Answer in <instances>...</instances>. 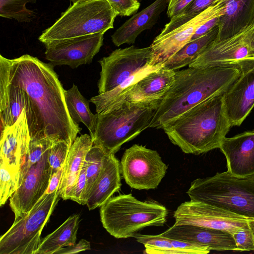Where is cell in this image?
Masks as SVG:
<instances>
[{
  "label": "cell",
  "instance_id": "6da1fadb",
  "mask_svg": "<svg viewBox=\"0 0 254 254\" xmlns=\"http://www.w3.org/2000/svg\"><path fill=\"white\" fill-rule=\"evenodd\" d=\"M0 79L24 102L30 140H64L71 147L81 128L68 113L65 90L52 64L27 54L13 59L0 55Z\"/></svg>",
  "mask_w": 254,
  "mask_h": 254
},
{
  "label": "cell",
  "instance_id": "7a4b0ae2",
  "mask_svg": "<svg viewBox=\"0 0 254 254\" xmlns=\"http://www.w3.org/2000/svg\"><path fill=\"white\" fill-rule=\"evenodd\" d=\"M240 73L238 64L175 71L174 82L161 100L150 127L163 129L191 108L223 94Z\"/></svg>",
  "mask_w": 254,
  "mask_h": 254
},
{
  "label": "cell",
  "instance_id": "3957f363",
  "mask_svg": "<svg viewBox=\"0 0 254 254\" xmlns=\"http://www.w3.org/2000/svg\"><path fill=\"white\" fill-rule=\"evenodd\" d=\"M231 127L222 94L191 108L163 129L183 152L198 155L219 148Z\"/></svg>",
  "mask_w": 254,
  "mask_h": 254
},
{
  "label": "cell",
  "instance_id": "277c9868",
  "mask_svg": "<svg viewBox=\"0 0 254 254\" xmlns=\"http://www.w3.org/2000/svg\"><path fill=\"white\" fill-rule=\"evenodd\" d=\"M162 100V99H161ZM161 100L149 102H123L96 113L93 145L115 154L122 145L150 127Z\"/></svg>",
  "mask_w": 254,
  "mask_h": 254
},
{
  "label": "cell",
  "instance_id": "5b68a950",
  "mask_svg": "<svg viewBox=\"0 0 254 254\" xmlns=\"http://www.w3.org/2000/svg\"><path fill=\"white\" fill-rule=\"evenodd\" d=\"M187 193L205 203L254 219V175L239 177L228 171L193 180Z\"/></svg>",
  "mask_w": 254,
  "mask_h": 254
},
{
  "label": "cell",
  "instance_id": "8992f818",
  "mask_svg": "<svg viewBox=\"0 0 254 254\" xmlns=\"http://www.w3.org/2000/svg\"><path fill=\"white\" fill-rule=\"evenodd\" d=\"M168 213L167 208L158 202L141 201L131 193L112 196L100 210L103 227L118 239L132 237L148 226H163Z\"/></svg>",
  "mask_w": 254,
  "mask_h": 254
},
{
  "label": "cell",
  "instance_id": "52a82bcc",
  "mask_svg": "<svg viewBox=\"0 0 254 254\" xmlns=\"http://www.w3.org/2000/svg\"><path fill=\"white\" fill-rule=\"evenodd\" d=\"M106 0H84L70 6L39 40L44 44L55 40L97 33H105L114 28L118 16Z\"/></svg>",
  "mask_w": 254,
  "mask_h": 254
},
{
  "label": "cell",
  "instance_id": "ba28073f",
  "mask_svg": "<svg viewBox=\"0 0 254 254\" xmlns=\"http://www.w3.org/2000/svg\"><path fill=\"white\" fill-rule=\"evenodd\" d=\"M58 190L45 192L32 209L13 224L0 238V254H35L41 233L60 200Z\"/></svg>",
  "mask_w": 254,
  "mask_h": 254
},
{
  "label": "cell",
  "instance_id": "9c48e42d",
  "mask_svg": "<svg viewBox=\"0 0 254 254\" xmlns=\"http://www.w3.org/2000/svg\"><path fill=\"white\" fill-rule=\"evenodd\" d=\"M174 225H192L215 229L233 235L241 230H254V219L238 215L200 201H185L174 213Z\"/></svg>",
  "mask_w": 254,
  "mask_h": 254
},
{
  "label": "cell",
  "instance_id": "30bf717a",
  "mask_svg": "<svg viewBox=\"0 0 254 254\" xmlns=\"http://www.w3.org/2000/svg\"><path fill=\"white\" fill-rule=\"evenodd\" d=\"M150 46L138 48L133 46L113 51L101 59L99 94L110 91L127 81L132 76L151 66Z\"/></svg>",
  "mask_w": 254,
  "mask_h": 254
},
{
  "label": "cell",
  "instance_id": "8fae6325",
  "mask_svg": "<svg viewBox=\"0 0 254 254\" xmlns=\"http://www.w3.org/2000/svg\"><path fill=\"white\" fill-rule=\"evenodd\" d=\"M120 165L126 183L139 190L156 189L168 168L156 150L138 144L125 150Z\"/></svg>",
  "mask_w": 254,
  "mask_h": 254
},
{
  "label": "cell",
  "instance_id": "7c38bea8",
  "mask_svg": "<svg viewBox=\"0 0 254 254\" xmlns=\"http://www.w3.org/2000/svg\"><path fill=\"white\" fill-rule=\"evenodd\" d=\"M250 60H254V20L229 38L214 40L189 66L237 64Z\"/></svg>",
  "mask_w": 254,
  "mask_h": 254
},
{
  "label": "cell",
  "instance_id": "4fadbf2b",
  "mask_svg": "<svg viewBox=\"0 0 254 254\" xmlns=\"http://www.w3.org/2000/svg\"><path fill=\"white\" fill-rule=\"evenodd\" d=\"M228 0H216L191 19L163 36L158 35L150 46L152 52L151 66L163 65L191 40L196 29L212 18L225 13Z\"/></svg>",
  "mask_w": 254,
  "mask_h": 254
},
{
  "label": "cell",
  "instance_id": "5bb4252c",
  "mask_svg": "<svg viewBox=\"0 0 254 254\" xmlns=\"http://www.w3.org/2000/svg\"><path fill=\"white\" fill-rule=\"evenodd\" d=\"M104 33L52 41L44 44L45 57L53 65L72 68L91 63L103 44Z\"/></svg>",
  "mask_w": 254,
  "mask_h": 254
},
{
  "label": "cell",
  "instance_id": "9a60e30c",
  "mask_svg": "<svg viewBox=\"0 0 254 254\" xmlns=\"http://www.w3.org/2000/svg\"><path fill=\"white\" fill-rule=\"evenodd\" d=\"M51 148L41 159L32 165L21 184L9 198V206L15 215L14 220L25 215L46 192L52 175L48 156Z\"/></svg>",
  "mask_w": 254,
  "mask_h": 254
},
{
  "label": "cell",
  "instance_id": "2e32d148",
  "mask_svg": "<svg viewBox=\"0 0 254 254\" xmlns=\"http://www.w3.org/2000/svg\"><path fill=\"white\" fill-rule=\"evenodd\" d=\"M241 73L223 94L225 111L231 126H240L254 107V60L237 64Z\"/></svg>",
  "mask_w": 254,
  "mask_h": 254
},
{
  "label": "cell",
  "instance_id": "e0dca14e",
  "mask_svg": "<svg viewBox=\"0 0 254 254\" xmlns=\"http://www.w3.org/2000/svg\"><path fill=\"white\" fill-rule=\"evenodd\" d=\"M175 74V70L164 66L149 72L117 97L105 110L125 102H149L162 99L172 86Z\"/></svg>",
  "mask_w": 254,
  "mask_h": 254
},
{
  "label": "cell",
  "instance_id": "ac0fdd59",
  "mask_svg": "<svg viewBox=\"0 0 254 254\" xmlns=\"http://www.w3.org/2000/svg\"><path fill=\"white\" fill-rule=\"evenodd\" d=\"M219 148L226 158L227 171L231 175L239 177L254 175V129L225 137Z\"/></svg>",
  "mask_w": 254,
  "mask_h": 254
},
{
  "label": "cell",
  "instance_id": "d6986e66",
  "mask_svg": "<svg viewBox=\"0 0 254 254\" xmlns=\"http://www.w3.org/2000/svg\"><path fill=\"white\" fill-rule=\"evenodd\" d=\"M162 236L208 247L216 251H237L233 235L224 231L192 225H173Z\"/></svg>",
  "mask_w": 254,
  "mask_h": 254
},
{
  "label": "cell",
  "instance_id": "ffe728a7",
  "mask_svg": "<svg viewBox=\"0 0 254 254\" xmlns=\"http://www.w3.org/2000/svg\"><path fill=\"white\" fill-rule=\"evenodd\" d=\"M25 109L12 126L1 131L0 161L18 171L24 162L30 141Z\"/></svg>",
  "mask_w": 254,
  "mask_h": 254
},
{
  "label": "cell",
  "instance_id": "44dd1931",
  "mask_svg": "<svg viewBox=\"0 0 254 254\" xmlns=\"http://www.w3.org/2000/svg\"><path fill=\"white\" fill-rule=\"evenodd\" d=\"M169 0H155L149 5L134 14L112 34L114 44H134L143 31L150 29L157 22L161 13L167 7Z\"/></svg>",
  "mask_w": 254,
  "mask_h": 254
},
{
  "label": "cell",
  "instance_id": "7402d4cb",
  "mask_svg": "<svg viewBox=\"0 0 254 254\" xmlns=\"http://www.w3.org/2000/svg\"><path fill=\"white\" fill-rule=\"evenodd\" d=\"M121 172L119 160L114 154H110L87 198L86 205L89 210L100 207L120 190Z\"/></svg>",
  "mask_w": 254,
  "mask_h": 254
},
{
  "label": "cell",
  "instance_id": "603a6c76",
  "mask_svg": "<svg viewBox=\"0 0 254 254\" xmlns=\"http://www.w3.org/2000/svg\"><path fill=\"white\" fill-rule=\"evenodd\" d=\"M93 145L91 136L87 134L77 137L71 145L58 189L60 197L63 199H68V194L80 173L86 155Z\"/></svg>",
  "mask_w": 254,
  "mask_h": 254
},
{
  "label": "cell",
  "instance_id": "cb8c5ba5",
  "mask_svg": "<svg viewBox=\"0 0 254 254\" xmlns=\"http://www.w3.org/2000/svg\"><path fill=\"white\" fill-rule=\"evenodd\" d=\"M254 15V0H228L225 14L219 18L215 40L229 38L251 23Z\"/></svg>",
  "mask_w": 254,
  "mask_h": 254
},
{
  "label": "cell",
  "instance_id": "d4e9b609",
  "mask_svg": "<svg viewBox=\"0 0 254 254\" xmlns=\"http://www.w3.org/2000/svg\"><path fill=\"white\" fill-rule=\"evenodd\" d=\"M80 215L69 217L60 227L41 240L35 254H53L76 243Z\"/></svg>",
  "mask_w": 254,
  "mask_h": 254
},
{
  "label": "cell",
  "instance_id": "484cf974",
  "mask_svg": "<svg viewBox=\"0 0 254 254\" xmlns=\"http://www.w3.org/2000/svg\"><path fill=\"white\" fill-rule=\"evenodd\" d=\"M218 33L217 25L202 36L191 40L164 63L163 66L175 70L189 65L216 39Z\"/></svg>",
  "mask_w": 254,
  "mask_h": 254
},
{
  "label": "cell",
  "instance_id": "4316f807",
  "mask_svg": "<svg viewBox=\"0 0 254 254\" xmlns=\"http://www.w3.org/2000/svg\"><path fill=\"white\" fill-rule=\"evenodd\" d=\"M65 100L68 113L76 123H83L88 129L92 139L96 130L97 115L89 109V101L82 95L75 85L65 90Z\"/></svg>",
  "mask_w": 254,
  "mask_h": 254
},
{
  "label": "cell",
  "instance_id": "83f0119b",
  "mask_svg": "<svg viewBox=\"0 0 254 254\" xmlns=\"http://www.w3.org/2000/svg\"><path fill=\"white\" fill-rule=\"evenodd\" d=\"M24 108V102L18 92L12 86L0 80L1 131L16 122Z\"/></svg>",
  "mask_w": 254,
  "mask_h": 254
},
{
  "label": "cell",
  "instance_id": "f1b7e54d",
  "mask_svg": "<svg viewBox=\"0 0 254 254\" xmlns=\"http://www.w3.org/2000/svg\"><path fill=\"white\" fill-rule=\"evenodd\" d=\"M110 155L103 147L96 145H93L86 154L83 165L86 176L83 205L86 204L90 191Z\"/></svg>",
  "mask_w": 254,
  "mask_h": 254
},
{
  "label": "cell",
  "instance_id": "f546056e",
  "mask_svg": "<svg viewBox=\"0 0 254 254\" xmlns=\"http://www.w3.org/2000/svg\"><path fill=\"white\" fill-rule=\"evenodd\" d=\"M216 0H193L178 15L171 18L161 33L163 36L194 17L212 4Z\"/></svg>",
  "mask_w": 254,
  "mask_h": 254
},
{
  "label": "cell",
  "instance_id": "4dcf8cb0",
  "mask_svg": "<svg viewBox=\"0 0 254 254\" xmlns=\"http://www.w3.org/2000/svg\"><path fill=\"white\" fill-rule=\"evenodd\" d=\"M145 248L144 253L147 254H181L180 251L172 245L168 238L157 235L136 233L132 237Z\"/></svg>",
  "mask_w": 254,
  "mask_h": 254
},
{
  "label": "cell",
  "instance_id": "1f68e13d",
  "mask_svg": "<svg viewBox=\"0 0 254 254\" xmlns=\"http://www.w3.org/2000/svg\"><path fill=\"white\" fill-rule=\"evenodd\" d=\"M37 0H0V16L18 22H29L35 17L33 11L26 8L29 2Z\"/></svg>",
  "mask_w": 254,
  "mask_h": 254
},
{
  "label": "cell",
  "instance_id": "d6a6232c",
  "mask_svg": "<svg viewBox=\"0 0 254 254\" xmlns=\"http://www.w3.org/2000/svg\"><path fill=\"white\" fill-rule=\"evenodd\" d=\"M55 142L56 141L49 138L30 140L25 160L19 171L18 188L30 167L37 163L44 153L51 148Z\"/></svg>",
  "mask_w": 254,
  "mask_h": 254
},
{
  "label": "cell",
  "instance_id": "836d02e7",
  "mask_svg": "<svg viewBox=\"0 0 254 254\" xmlns=\"http://www.w3.org/2000/svg\"><path fill=\"white\" fill-rule=\"evenodd\" d=\"M19 171L0 161V205L4 204L18 188Z\"/></svg>",
  "mask_w": 254,
  "mask_h": 254
},
{
  "label": "cell",
  "instance_id": "e575fe53",
  "mask_svg": "<svg viewBox=\"0 0 254 254\" xmlns=\"http://www.w3.org/2000/svg\"><path fill=\"white\" fill-rule=\"evenodd\" d=\"M70 146L64 140L55 142L51 147L48 160L52 168V174L64 166Z\"/></svg>",
  "mask_w": 254,
  "mask_h": 254
},
{
  "label": "cell",
  "instance_id": "d590c367",
  "mask_svg": "<svg viewBox=\"0 0 254 254\" xmlns=\"http://www.w3.org/2000/svg\"><path fill=\"white\" fill-rule=\"evenodd\" d=\"M168 238L173 247L179 250L181 254H207L210 251L207 246L187 241Z\"/></svg>",
  "mask_w": 254,
  "mask_h": 254
},
{
  "label": "cell",
  "instance_id": "8d00e7d4",
  "mask_svg": "<svg viewBox=\"0 0 254 254\" xmlns=\"http://www.w3.org/2000/svg\"><path fill=\"white\" fill-rule=\"evenodd\" d=\"M233 237L236 242L238 252L254 251V230H241Z\"/></svg>",
  "mask_w": 254,
  "mask_h": 254
},
{
  "label": "cell",
  "instance_id": "74e56055",
  "mask_svg": "<svg viewBox=\"0 0 254 254\" xmlns=\"http://www.w3.org/2000/svg\"><path fill=\"white\" fill-rule=\"evenodd\" d=\"M118 15L128 16L132 15L139 8L140 2L137 0H106Z\"/></svg>",
  "mask_w": 254,
  "mask_h": 254
},
{
  "label": "cell",
  "instance_id": "f35d334b",
  "mask_svg": "<svg viewBox=\"0 0 254 254\" xmlns=\"http://www.w3.org/2000/svg\"><path fill=\"white\" fill-rule=\"evenodd\" d=\"M86 187V171L85 169L82 167L76 182L68 194V199H71L83 205V198Z\"/></svg>",
  "mask_w": 254,
  "mask_h": 254
},
{
  "label": "cell",
  "instance_id": "ab89813d",
  "mask_svg": "<svg viewBox=\"0 0 254 254\" xmlns=\"http://www.w3.org/2000/svg\"><path fill=\"white\" fill-rule=\"evenodd\" d=\"M193 0H169L167 14L171 18L180 13Z\"/></svg>",
  "mask_w": 254,
  "mask_h": 254
},
{
  "label": "cell",
  "instance_id": "60d3db41",
  "mask_svg": "<svg viewBox=\"0 0 254 254\" xmlns=\"http://www.w3.org/2000/svg\"><path fill=\"white\" fill-rule=\"evenodd\" d=\"M91 249L90 243L85 239H81L78 243L61 249L55 254H69L77 253Z\"/></svg>",
  "mask_w": 254,
  "mask_h": 254
},
{
  "label": "cell",
  "instance_id": "b9f144b4",
  "mask_svg": "<svg viewBox=\"0 0 254 254\" xmlns=\"http://www.w3.org/2000/svg\"><path fill=\"white\" fill-rule=\"evenodd\" d=\"M220 17H216L206 21L199 26L195 30L191 39L193 40L202 36L218 25Z\"/></svg>",
  "mask_w": 254,
  "mask_h": 254
},
{
  "label": "cell",
  "instance_id": "7bdbcfd3",
  "mask_svg": "<svg viewBox=\"0 0 254 254\" xmlns=\"http://www.w3.org/2000/svg\"><path fill=\"white\" fill-rule=\"evenodd\" d=\"M63 168L52 174L46 193H51L58 190L62 178Z\"/></svg>",
  "mask_w": 254,
  "mask_h": 254
},
{
  "label": "cell",
  "instance_id": "ee69618b",
  "mask_svg": "<svg viewBox=\"0 0 254 254\" xmlns=\"http://www.w3.org/2000/svg\"><path fill=\"white\" fill-rule=\"evenodd\" d=\"M69 0L72 3H76L77 2H78V1H82V0Z\"/></svg>",
  "mask_w": 254,
  "mask_h": 254
},
{
  "label": "cell",
  "instance_id": "f6af8a7d",
  "mask_svg": "<svg viewBox=\"0 0 254 254\" xmlns=\"http://www.w3.org/2000/svg\"><path fill=\"white\" fill-rule=\"evenodd\" d=\"M253 20H254V16H253V19H252V21Z\"/></svg>",
  "mask_w": 254,
  "mask_h": 254
},
{
  "label": "cell",
  "instance_id": "bcb514c9",
  "mask_svg": "<svg viewBox=\"0 0 254 254\" xmlns=\"http://www.w3.org/2000/svg\"><path fill=\"white\" fill-rule=\"evenodd\" d=\"M138 0V1H139V0Z\"/></svg>",
  "mask_w": 254,
  "mask_h": 254
}]
</instances>
